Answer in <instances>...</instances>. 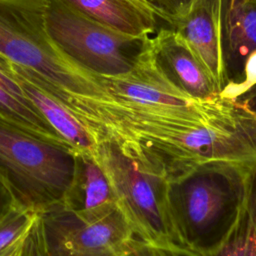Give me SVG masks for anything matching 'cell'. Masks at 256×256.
<instances>
[{"label": "cell", "mask_w": 256, "mask_h": 256, "mask_svg": "<svg viewBox=\"0 0 256 256\" xmlns=\"http://www.w3.org/2000/svg\"><path fill=\"white\" fill-rule=\"evenodd\" d=\"M95 134L98 142H115L168 179L212 161L256 167V114L238 100L232 111L209 120L107 112Z\"/></svg>", "instance_id": "6da1fadb"}, {"label": "cell", "mask_w": 256, "mask_h": 256, "mask_svg": "<svg viewBox=\"0 0 256 256\" xmlns=\"http://www.w3.org/2000/svg\"><path fill=\"white\" fill-rule=\"evenodd\" d=\"M253 168L212 161L168 179L173 216L192 251L203 255L226 236L245 202Z\"/></svg>", "instance_id": "7a4b0ae2"}, {"label": "cell", "mask_w": 256, "mask_h": 256, "mask_svg": "<svg viewBox=\"0 0 256 256\" xmlns=\"http://www.w3.org/2000/svg\"><path fill=\"white\" fill-rule=\"evenodd\" d=\"M92 156L106 175L116 206L135 237L161 248L192 251L176 225L164 174L110 140L99 141Z\"/></svg>", "instance_id": "3957f363"}, {"label": "cell", "mask_w": 256, "mask_h": 256, "mask_svg": "<svg viewBox=\"0 0 256 256\" xmlns=\"http://www.w3.org/2000/svg\"><path fill=\"white\" fill-rule=\"evenodd\" d=\"M0 173L36 212L79 208V156L1 120Z\"/></svg>", "instance_id": "277c9868"}, {"label": "cell", "mask_w": 256, "mask_h": 256, "mask_svg": "<svg viewBox=\"0 0 256 256\" xmlns=\"http://www.w3.org/2000/svg\"><path fill=\"white\" fill-rule=\"evenodd\" d=\"M49 0H0V54L54 87L87 95L95 72L70 59L52 40L46 23Z\"/></svg>", "instance_id": "5b68a950"}, {"label": "cell", "mask_w": 256, "mask_h": 256, "mask_svg": "<svg viewBox=\"0 0 256 256\" xmlns=\"http://www.w3.org/2000/svg\"><path fill=\"white\" fill-rule=\"evenodd\" d=\"M47 29L55 44L74 62L101 75L127 73L144 44L66 4L49 0Z\"/></svg>", "instance_id": "8992f818"}, {"label": "cell", "mask_w": 256, "mask_h": 256, "mask_svg": "<svg viewBox=\"0 0 256 256\" xmlns=\"http://www.w3.org/2000/svg\"><path fill=\"white\" fill-rule=\"evenodd\" d=\"M33 236L37 256H123L136 238L118 208L90 222L62 207L37 212Z\"/></svg>", "instance_id": "52a82bcc"}, {"label": "cell", "mask_w": 256, "mask_h": 256, "mask_svg": "<svg viewBox=\"0 0 256 256\" xmlns=\"http://www.w3.org/2000/svg\"><path fill=\"white\" fill-rule=\"evenodd\" d=\"M167 26L183 36L222 92L229 81L222 47V0H195L185 17Z\"/></svg>", "instance_id": "ba28073f"}, {"label": "cell", "mask_w": 256, "mask_h": 256, "mask_svg": "<svg viewBox=\"0 0 256 256\" xmlns=\"http://www.w3.org/2000/svg\"><path fill=\"white\" fill-rule=\"evenodd\" d=\"M151 41L159 65L184 92L201 100L221 96V90L178 31L167 25L158 27Z\"/></svg>", "instance_id": "9c48e42d"}, {"label": "cell", "mask_w": 256, "mask_h": 256, "mask_svg": "<svg viewBox=\"0 0 256 256\" xmlns=\"http://www.w3.org/2000/svg\"><path fill=\"white\" fill-rule=\"evenodd\" d=\"M10 68L27 97L70 150L77 155H92L98 142L77 114L49 91L32 70L12 62Z\"/></svg>", "instance_id": "30bf717a"}, {"label": "cell", "mask_w": 256, "mask_h": 256, "mask_svg": "<svg viewBox=\"0 0 256 256\" xmlns=\"http://www.w3.org/2000/svg\"><path fill=\"white\" fill-rule=\"evenodd\" d=\"M222 47L228 83H236L256 51V0H222Z\"/></svg>", "instance_id": "8fae6325"}, {"label": "cell", "mask_w": 256, "mask_h": 256, "mask_svg": "<svg viewBox=\"0 0 256 256\" xmlns=\"http://www.w3.org/2000/svg\"><path fill=\"white\" fill-rule=\"evenodd\" d=\"M0 120L40 139L70 150L27 97L11 71L9 60L1 54Z\"/></svg>", "instance_id": "7c38bea8"}, {"label": "cell", "mask_w": 256, "mask_h": 256, "mask_svg": "<svg viewBox=\"0 0 256 256\" xmlns=\"http://www.w3.org/2000/svg\"><path fill=\"white\" fill-rule=\"evenodd\" d=\"M86 16L123 34L145 38L158 28V17L123 0H62Z\"/></svg>", "instance_id": "4fadbf2b"}, {"label": "cell", "mask_w": 256, "mask_h": 256, "mask_svg": "<svg viewBox=\"0 0 256 256\" xmlns=\"http://www.w3.org/2000/svg\"><path fill=\"white\" fill-rule=\"evenodd\" d=\"M80 158V204L73 212L83 221L104 217L117 208L109 181L92 155Z\"/></svg>", "instance_id": "5bb4252c"}, {"label": "cell", "mask_w": 256, "mask_h": 256, "mask_svg": "<svg viewBox=\"0 0 256 256\" xmlns=\"http://www.w3.org/2000/svg\"><path fill=\"white\" fill-rule=\"evenodd\" d=\"M203 256H256V223L246 199L226 236Z\"/></svg>", "instance_id": "9a60e30c"}, {"label": "cell", "mask_w": 256, "mask_h": 256, "mask_svg": "<svg viewBox=\"0 0 256 256\" xmlns=\"http://www.w3.org/2000/svg\"><path fill=\"white\" fill-rule=\"evenodd\" d=\"M36 215L35 210L14 195L0 212V251L17 238L33 222Z\"/></svg>", "instance_id": "2e32d148"}, {"label": "cell", "mask_w": 256, "mask_h": 256, "mask_svg": "<svg viewBox=\"0 0 256 256\" xmlns=\"http://www.w3.org/2000/svg\"><path fill=\"white\" fill-rule=\"evenodd\" d=\"M254 85H256V51L246 59L240 80L236 83H228L221 96L236 99Z\"/></svg>", "instance_id": "e0dca14e"}, {"label": "cell", "mask_w": 256, "mask_h": 256, "mask_svg": "<svg viewBox=\"0 0 256 256\" xmlns=\"http://www.w3.org/2000/svg\"><path fill=\"white\" fill-rule=\"evenodd\" d=\"M35 219L36 217L17 238L0 251V256H37L36 244L33 236V224Z\"/></svg>", "instance_id": "ac0fdd59"}, {"label": "cell", "mask_w": 256, "mask_h": 256, "mask_svg": "<svg viewBox=\"0 0 256 256\" xmlns=\"http://www.w3.org/2000/svg\"><path fill=\"white\" fill-rule=\"evenodd\" d=\"M123 256H203L192 251H178L147 244L137 237L131 242Z\"/></svg>", "instance_id": "d6986e66"}, {"label": "cell", "mask_w": 256, "mask_h": 256, "mask_svg": "<svg viewBox=\"0 0 256 256\" xmlns=\"http://www.w3.org/2000/svg\"><path fill=\"white\" fill-rule=\"evenodd\" d=\"M163 15V21L171 22L185 17L191 10L195 0H149Z\"/></svg>", "instance_id": "ffe728a7"}, {"label": "cell", "mask_w": 256, "mask_h": 256, "mask_svg": "<svg viewBox=\"0 0 256 256\" xmlns=\"http://www.w3.org/2000/svg\"><path fill=\"white\" fill-rule=\"evenodd\" d=\"M246 203H247L248 209L253 217V220L256 223V167L252 169V171L249 175Z\"/></svg>", "instance_id": "44dd1931"}, {"label": "cell", "mask_w": 256, "mask_h": 256, "mask_svg": "<svg viewBox=\"0 0 256 256\" xmlns=\"http://www.w3.org/2000/svg\"><path fill=\"white\" fill-rule=\"evenodd\" d=\"M17 195L9 181L0 173V212L8 204L11 198Z\"/></svg>", "instance_id": "7402d4cb"}, {"label": "cell", "mask_w": 256, "mask_h": 256, "mask_svg": "<svg viewBox=\"0 0 256 256\" xmlns=\"http://www.w3.org/2000/svg\"><path fill=\"white\" fill-rule=\"evenodd\" d=\"M236 99L240 103H242L247 109L256 114V85L252 86L250 89L242 93Z\"/></svg>", "instance_id": "603a6c76"}, {"label": "cell", "mask_w": 256, "mask_h": 256, "mask_svg": "<svg viewBox=\"0 0 256 256\" xmlns=\"http://www.w3.org/2000/svg\"><path fill=\"white\" fill-rule=\"evenodd\" d=\"M123 1L130 3L131 5L135 6L136 8H138L146 13L155 15L156 17H158L159 19H161L163 21V15L152 3H150L149 0H123Z\"/></svg>", "instance_id": "cb8c5ba5"}]
</instances>
